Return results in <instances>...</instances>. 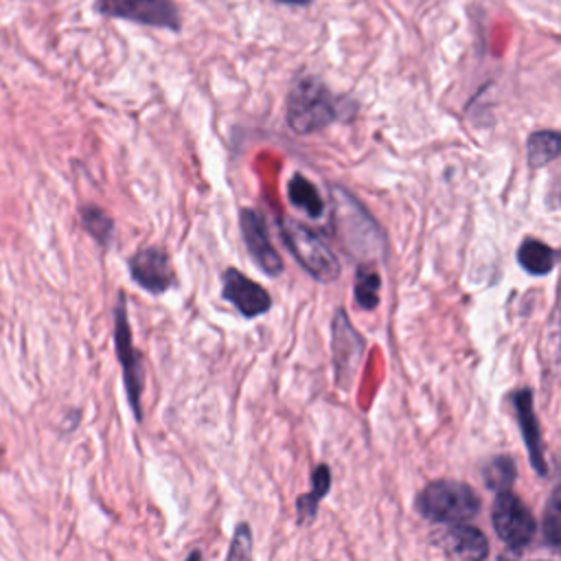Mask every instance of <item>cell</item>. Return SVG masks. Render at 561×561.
Segmentation results:
<instances>
[{"label": "cell", "instance_id": "d4e9b609", "mask_svg": "<svg viewBox=\"0 0 561 561\" xmlns=\"http://www.w3.org/2000/svg\"><path fill=\"white\" fill-rule=\"evenodd\" d=\"M497 561H508V559H506V557H500V559H497Z\"/></svg>", "mask_w": 561, "mask_h": 561}, {"label": "cell", "instance_id": "7a4b0ae2", "mask_svg": "<svg viewBox=\"0 0 561 561\" xmlns=\"http://www.w3.org/2000/svg\"><path fill=\"white\" fill-rule=\"evenodd\" d=\"M335 121L333 96L318 77H300L287 96V123L296 134H313Z\"/></svg>", "mask_w": 561, "mask_h": 561}, {"label": "cell", "instance_id": "5b68a950", "mask_svg": "<svg viewBox=\"0 0 561 561\" xmlns=\"http://www.w3.org/2000/svg\"><path fill=\"white\" fill-rule=\"evenodd\" d=\"M493 528L508 548L522 550L535 537L537 524L528 506L513 491H504L493 504Z\"/></svg>", "mask_w": 561, "mask_h": 561}, {"label": "cell", "instance_id": "3957f363", "mask_svg": "<svg viewBox=\"0 0 561 561\" xmlns=\"http://www.w3.org/2000/svg\"><path fill=\"white\" fill-rule=\"evenodd\" d=\"M278 230L287 250L316 280L331 283L340 276V261L320 234L294 221L291 217L280 219Z\"/></svg>", "mask_w": 561, "mask_h": 561}, {"label": "cell", "instance_id": "4fadbf2b", "mask_svg": "<svg viewBox=\"0 0 561 561\" xmlns=\"http://www.w3.org/2000/svg\"><path fill=\"white\" fill-rule=\"evenodd\" d=\"M445 541L458 561H484L489 554V541L484 533L469 524H454Z\"/></svg>", "mask_w": 561, "mask_h": 561}, {"label": "cell", "instance_id": "ffe728a7", "mask_svg": "<svg viewBox=\"0 0 561 561\" xmlns=\"http://www.w3.org/2000/svg\"><path fill=\"white\" fill-rule=\"evenodd\" d=\"M81 221L85 226V230L99 241V243H107L110 237H112V230H114V224L112 219L96 206H85L81 208Z\"/></svg>", "mask_w": 561, "mask_h": 561}, {"label": "cell", "instance_id": "5bb4252c", "mask_svg": "<svg viewBox=\"0 0 561 561\" xmlns=\"http://www.w3.org/2000/svg\"><path fill=\"white\" fill-rule=\"evenodd\" d=\"M517 263L528 274L541 276L557 265V250L539 239H524L517 248Z\"/></svg>", "mask_w": 561, "mask_h": 561}, {"label": "cell", "instance_id": "52a82bcc", "mask_svg": "<svg viewBox=\"0 0 561 561\" xmlns=\"http://www.w3.org/2000/svg\"><path fill=\"white\" fill-rule=\"evenodd\" d=\"M96 11L147 26L180 28V11L171 0H96Z\"/></svg>", "mask_w": 561, "mask_h": 561}, {"label": "cell", "instance_id": "30bf717a", "mask_svg": "<svg viewBox=\"0 0 561 561\" xmlns=\"http://www.w3.org/2000/svg\"><path fill=\"white\" fill-rule=\"evenodd\" d=\"M221 294L245 318H256V316L270 311V307H272V296L267 294V289H263L259 283L243 276L234 267L224 272Z\"/></svg>", "mask_w": 561, "mask_h": 561}, {"label": "cell", "instance_id": "603a6c76", "mask_svg": "<svg viewBox=\"0 0 561 561\" xmlns=\"http://www.w3.org/2000/svg\"><path fill=\"white\" fill-rule=\"evenodd\" d=\"M186 561H202V552H199V550H193V552L186 557Z\"/></svg>", "mask_w": 561, "mask_h": 561}, {"label": "cell", "instance_id": "ac0fdd59", "mask_svg": "<svg viewBox=\"0 0 561 561\" xmlns=\"http://www.w3.org/2000/svg\"><path fill=\"white\" fill-rule=\"evenodd\" d=\"M515 460L508 458V456H495L491 458L484 469H482V478H484V484L495 491V493H504V491H511L513 482H515Z\"/></svg>", "mask_w": 561, "mask_h": 561}, {"label": "cell", "instance_id": "9c48e42d", "mask_svg": "<svg viewBox=\"0 0 561 561\" xmlns=\"http://www.w3.org/2000/svg\"><path fill=\"white\" fill-rule=\"evenodd\" d=\"M241 234L243 243L252 256V261L270 276H276L283 272V261L276 252V248L270 241L265 219L259 210L254 208H243L241 210Z\"/></svg>", "mask_w": 561, "mask_h": 561}, {"label": "cell", "instance_id": "9a60e30c", "mask_svg": "<svg viewBox=\"0 0 561 561\" xmlns=\"http://www.w3.org/2000/svg\"><path fill=\"white\" fill-rule=\"evenodd\" d=\"M331 486V473H329V467L327 465H318L313 469V476H311V491L307 495H300L296 500V508H298V522L307 524L316 517L318 513V502L327 495Z\"/></svg>", "mask_w": 561, "mask_h": 561}, {"label": "cell", "instance_id": "7c38bea8", "mask_svg": "<svg viewBox=\"0 0 561 561\" xmlns=\"http://www.w3.org/2000/svg\"><path fill=\"white\" fill-rule=\"evenodd\" d=\"M513 403H515L517 423H519V430H522V436H524V445L530 454V462H533V467L539 476H546L548 467H546V460H543V445H541L539 423H537V416H535V410H533L530 388L517 390L515 397H513Z\"/></svg>", "mask_w": 561, "mask_h": 561}, {"label": "cell", "instance_id": "d6986e66", "mask_svg": "<svg viewBox=\"0 0 561 561\" xmlns=\"http://www.w3.org/2000/svg\"><path fill=\"white\" fill-rule=\"evenodd\" d=\"M381 276L370 265H359L355 274V300L362 309H375L379 305Z\"/></svg>", "mask_w": 561, "mask_h": 561}, {"label": "cell", "instance_id": "e0dca14e", "mask_svg": "<svg viewBox=\"0 0 561 561\" xmlns=\"http://www.w3.org/2000/svg\"><path fill=\"white\" fill-rule=\"evenodd\" d=\"M287 195H289V202L300 208L302 213H307L309 217H320L322 210H324V202L318 193V188L305 178V175H294L287 184Z\"/></svg>", "mask_w": 561, "mask_h": 561}, {"label": "cell", "instance_id": "277c9868", "mask_svg": "<svg viewBox=\"0 0 561 561\" xmlns=\"http://www.w3.org/2000/svg\"><path fill=\"white\" fill-rule=\"evenodd\" d=\"M335 224L346 250L364 259L383 256V237L370 215L346 191L335 188Z\"/></svg>", "mask_w": 561, "mask_h": 561}, {"label": "cell", "instance_id": "8fae6325", "mask_svg": "<svg viewBox=\"0 0 561 561\" xmlns=\"http://www.w3.org/2000/svg\"><path fill=\"white\" fill-rule=\"evenodd\" d=\"M129 272L131 278L151 294L167 291L175 276L171 270L169 256L160 248H142L129 259Z\"/></svg>", "mask_w": 561, "mask_h": 561}, {"label": "cell", "instance_id": "2e32d148", "mask_svg": "<svg viewBox=\"0 0 561 561\" xmlns=\"http://www.w3.org/2000/svg\"><path fill=\"white\" fill-rule=\"evenodd\" d=\"M561 149V136L554 129H539L533 131L526 145V156H528V164L530 167H543L548 162H552L559 156Z\"/></svg>", "mask_w": 561, "mask_h": 561}, {"label": "cell", "instance_id": "7402d4cb", "mask_svg": "<svg viewBox=\"0 0 561 561\" xmlns=\"http://www.w3.org/2000/svg\"><path fill=\"white\" fill-rule=\"evenodd\" d=\"M543 539L550 548L559 546V489L552 491L543 515Z\"/></svg>", "mask_w": 561, "mask_h": 561}, {"label": "cell", "instance_id": "cb8c5ba5", "mask_svg": "<svg viewBox=\"0 0 561 561\" xmlns=\"http://www.w3.org/2000/svg\"><path fill=\"white\" fill-rule=\"evenodd\" d=\"M278 2H285V4H296V7L300 4V7H302V4H309L311 0H278Z\"/></svg>", "mask_w": 561, "mask_h": 561}, {"label": "cell", "instance_id": "ba28073f", "mask_svg": "<svg viewBox=\"0 0 561 561\" xmlns=\"http://www.w3.org/2000/svg\"><path fill=\"white\" fill-rule=\"evenodd\" d=\"M331 355H333V368L335 377L342 386L348 383V379L355 375V368L364 355V337L355 331V327L348 322L346 311L337 309L333 324H331Z\"/></svg>", "mask_w": 561, "mask_h": 561}, {"label": "cell", "instance_id": "8992f818", "mask_svg": "<svg viewBox=\"0 0 561 561\" xmlns=\"http://www.w3.org/2000/svg\"><path fill=\"white\" fill-rule=\"evenodd\" d=\"M114 342H116V355L123 366V379L127 388V399L129 405L136 414V419H142L140 410V394H142V364H140V353L134 348L131 342V331L127 322V309H125V296H118V305L114 311Z\"/></svg>", "mask_w": 561, "mask_h": 561}, {"label": "cell", "instance_id": "44dd1931", "mask_svg": "<svg viewBox=\"0 0 561 561\" xmlns=\"http://www.w3.org/2000/svg\"><path fill=\"white\" fill-rule=\"evenodd\" d=\"M226 561H252V530L245 522L234 528Z\"/></svg>", "mask_w": 561, "mask_h": 561}, {"label": "cell", "instance_id": "6da1fadb", "mask_svg": "<svg viewBox=\"0 0 561 561\" xmlns=\"http://www.w3.org/2000/svg\"><path fill=\"white\" fill-rule=\"evenodd\" d=\"M423 517L436 524H465L480 511V497L460 480H434L416 497Z\"/></svg>", "mask_w": 561, "mask_h": 561}]
</instances>
